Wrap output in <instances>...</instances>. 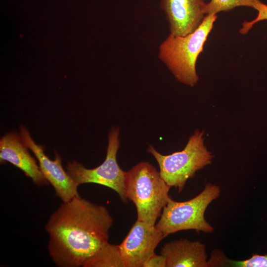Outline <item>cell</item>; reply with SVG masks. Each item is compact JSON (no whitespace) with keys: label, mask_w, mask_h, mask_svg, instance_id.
<instances>
[{"label":"cell","mask_w":267,"mask_h":267,"mask_svg":"<svg viewBox=\"0 0 267 267\" xmlns=\"http://www.w3.org/2000/svg\"><path fill=\"white\" fill-rule=\"evenodd\" d=\"M113 219L104 206L80 195L63 202L45 225L47 249L60 267H83L108 241Z\"/></svg>","instance_id":"obj_1"},{"label":"cell","mask_w":267,"mask_h":267,"mask_svg":"<svg viewBox=\"0 0 267 267\" xmlns=\"http://www.w3.org/2000/svg\"><path fill=\"white\" fill-rule=\"evenodd\" d=\"M217 17V14L206 15L192 33L184 36L169 34L160 44L159 59L180 83L190 87L197 83L196 61Z\"/></svg>","instance_id":"obj_2"},{"label":"cell","mask_w":267,"mask_h":267,"mask_svg":"<svg viewBox=\"0 0 267 267\" xmlns=\"http://www.w3.org/2000/svg\"><path fill=\"white\" fill-rule=\"evenodd\" d=\"M171 187L147 162H140L125 173L126 198L134 204L137 220L150 225H155L172 199L169 195Z\"/></svg>","instance_id":"obj_3"},{"label":"cell","mask_w":267,"mask_h":267,"mask_svg":"<svg viewBox=\"0 0 267 267\" xmlns=\"http://www.w3.org/2000/svg\"><path fill=\"white\" fill-rule=\"evenodd\" d=\"M157 162L159 174L171 187L181 192L187 180L195 173L211 164L213 158L204 145L203 132L196 131L189 138L185 148L180 151L164 155L150 145L147 149Z\"/></svg>","instance_id":"obj_4"},{"label":"cell","mask_w":267,"mask_h":267,"mask_svg":"<svg viewBox=\"0 0 267 267\" xmlns=\"http://www.w3.org/2000/svg\"><path fill=\"white\" fill-rule=\"evenodd\" d=\"M220 193L218 185L208 183L201 193L189 200L178 202L171 199L163 209L156 227L165 237L181 230L213 232L214 228L204 215L208 206L219 197Z\"/></svg>","instance_id":"obj_5"},{"label":"cell","mask_w":267,"mask_h":267,"mask_svg":"<svg viewBox=\"0 0 267 267\" xmlns=\"http://www.w3.org/2000/svg\"><path fill=\"white\" fill-rule=\"evenodd\" d=\"M120 130L118 127L111 129L108 134L106 156L103 162L93 169H87L76 161L69 162L67 172L79 186L87 183L99 184L114 190L123 202L128 199L125 193V173L120 167L117 154L120 147Z\"/></svg>","instance_id":"obj_6"},{"label":"cell","mask_w":267,"mask_h":267,"mask_svg":"<svg viewBox=\"0 0 267 267\" xmlns=\"http://www.w3.org/2000/svg\"><path fill=\"white\" fill-rule=\"evenodd\" d=\"M20 130V135L23 143L34 154L42 172L54 188L57 196L63 202L68 201L79 196L78 191L79 185L64 169L61 156L56 153L55 159H50L44 154L43 147L34 141L25 127L21 126Z\"/></svg>","instance_id":"obj_7"},{"label":"cell","mask_w":267,"mask_h":267,"mask_svg":"<svg viewBox=\"0 0 267 267\" xmlns=\"http://www.w3.org/2000/svg\"><path fill=\"white\" fill-rule=\"evenodd\" d=\"M164 238L163 233L155 225L136 220L118 245L125 267H143Z\"/></svg>","instance_id":"obj_8"},{"label":"cell","mask_w":267,"mask_h":267,"mask_svg":"<svg viewBox=\"0 0 267 267\" xmlns=\"http://www.w3.org/2000/svg\"><path fill=\"white\" fill-rule=\"evenodd\" d=\"M204 0H160L170 34L184 36L193 32L204 18Z\"/></svg>","instance_id":"obj_9"},{"label":"cell","mask_w":267,"mask_h":267,"mask_svg":"<svg viewBox=\"0 0 267 267\" xmlns=\"http://www.w3.org/2000/svg\"><path fill=\"white\" fill-rule=\"evenodd\" d=\"M27 149L20 134L15 132L7 134L0 140V163H10L23 171L38 186L47 185L49 182Z\"/></svg>","instance_id":"obj_10"},{"label":"cell","mask_w":267,"mask_h":267,"mask_svg":"<svg viewBox=\"0 0 267 267\" xmlns=\"http://www.w3.org/2000/svg\"><path fill=\"white\" fill-rule=\"evenodd\" d=\"M160 253L166 259L167 267H209L206 246L199 241H172L162 247Z\"/></svg>","instance_id":"obj_11"},{"label":"cell","mask_w":267,"mask_h":267,"mask_svg":"<svg viewBox=\"0 0 267 267\" xmlns=\"http://www.w3.org/2000/svg\"><path fill=\"white\" fill-rule=\"evenodd\" d=\"M83 267H125L118 245L108 242L101 246Z\"/></svg>","instance_id":"obj_12"},{"label":"cell","mask_w":267,"mask_h":267,"mask_svg":"<svg viewBox=\"0 0 267 267\" xmlns=\"http://www.w3.org/2000/svg\"><path fill=\"white\" fill-rule=\"evenodd\" d=\"M262 2L260 0H211L206 3L205 14H217L221 11H228L238 6H248L256 10Z\"/></svg>","instance_id":"obj_13"},{"label":"cell","mask_w":267,"mask_h":267,"mask_svg":"<svg viewBox=\"0 0 267 267\" xmlns=\"http://www.w3.org/2000/svg\"><path fill=\"white\" fill-rule=\"evenodd\" d=\"M225 265L235 267H267V254H254L250 258L243 261H232L226 258Z\"/></svg>","instance_id":"obj_14"},{"label":"cell","mask_w":267,"mask_h":267,"mask_svg":"<svg viewBox=\"0 0 267 267\" xmlns=\"http://www.w3.org/2000/svg\"><path fill=\"white\" fill-rule=\"evenodd\" d=\"M258 12L257 17L253 20L244 21L242 24V28L240 32L242 34H246L252 28L254 24L262 20H267V5L262 3L256 10Z\"/></svg>","instance_id":"obj_15"},{"label":"cell","mask_w":267,"mask_h":267,"mask_svg":"<svg viewBox=\"0 0 267 267\" xmlns=\"http://www.w3.org/2000/svg\"><path fill=\"white\" fill-rule=\"evenodd\" d=\"M143 267H167L166 259L162 254L154 253L146 261Z\"/></svg>","instance_id":"obj_16"}]
</instances>
